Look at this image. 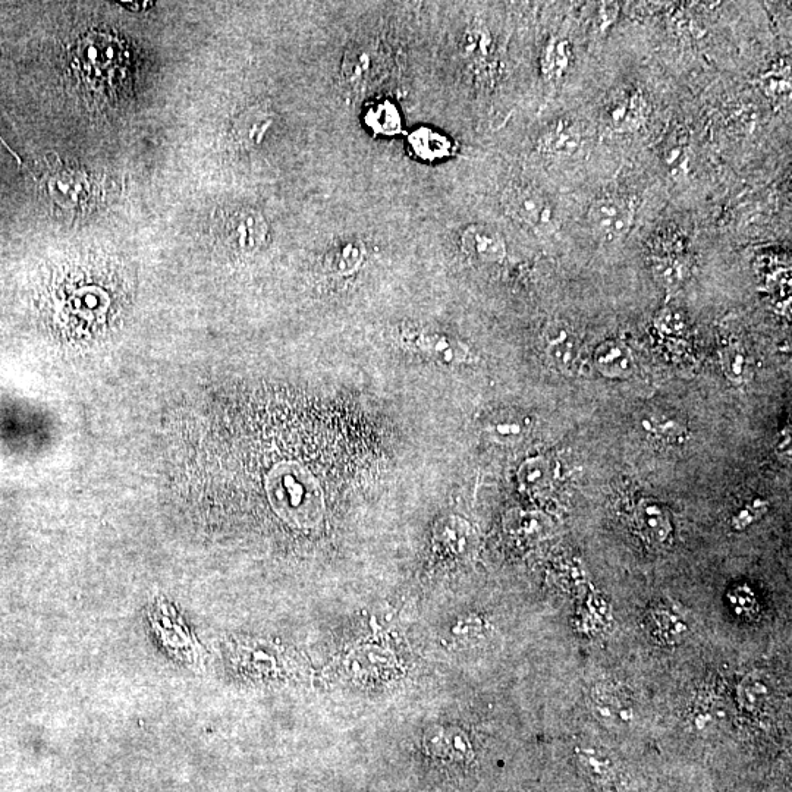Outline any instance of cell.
Returning a JSON list of instances; mask_svg holds the SVG:
<instances>
[{"instance_id": "obj_21", "label": "cell", "mask_w": 792, "mask_h": 792, "mask_svg": "<svg viewBox=\"0 0 792 792\" xmlns=\"http://www.w3.org/2000/svg\"><path fill=\"white\" fill-rule=\"evenodd\" d=\"M644 429L668 443H684L688 429L680 421L669 417H649L643 421Z\"/></svg>"}, {"instance_id": "obj_1", "label": "cell", "mask_w": 792, "mask_h": 792, "mask_svg": "<svg viewBox=\"0 0 792 792\" xmlns=\"http://www.w3.org/2000/svg\"><path fill=\"white\" fill-rule=\"evenodd\" d=\"M270 496L286 520L298 526H314L325 511L319 484L298 465H286L273 474Z\"/></svg>"}, {"instance_id": "obj_15", "label": "cell", "mask_w": 792, "mask_h": 792, "mask_svg": "<svg viewBox=\"0 0 792 792\" xmlns=\"http://www.w3.org/2000/svg\"><path fill=\"white\" fill-rule=\"evenodd\" d=\"M426 747L433 754L451 759H467L471 751L467 737L455 728L430 729L426 735Z\"/></svg>"}, {"instance_id": "obj_17", "label": "cell", "mask_w": 792, "mask_h": 792, "mask_svg": "<svg viewBox=\"0 0 792 792\" xmlns=\"http://www.w3.org/2000/svg\"><path fill=\"white\" fill-rule=\"evenodd\" d=\"M581 143V134L574 124L570 122H559L549 128L540 140L542 152L552 154V156H571L577 152Z\"/></svg>"}, {"instance_id": "obj_19", "label": "cell", "mask_w": 792, "mask_h": 792, "mask_svg": "<svg viewBox=\"0 0 792 792\" xmlns=\"http://www.w3.org/2000/svg\"><path fill=\"white\" fill-rule=\"evenodd\" d=\"M366 124L373 131V134L391 137V135L398 134L401 131V113L392 103H376V105L367 110Z\"/></svg>"}, {"instance_id": "obj_5", "label": "cell", "mask_w": 792, "mask_h": 792, "mask_svg": "<svg viewBox=\"0 0 792 792\" xmlns=\"http://www.w3.org/2000/svg\"><path fill=\"white\" fill-rule=\"evenodd\" d=\"M219 231L232 247L242 251H253L262 247L266 241L269 226L257 210L250 207H235L226 210L220 216Z\"/></svg>"}, {"instance_id": "obj_25", "label": "cell", "mask_w": 792, "mask_h": 792, "mask_svg": "<svg viewBox=\"0 0 792 792\" xmlns=\"http://www.w3.org/2000/svg\"><path fill=\"white\" fill-rule=\"evenodd\" d=\"M498 433H501L502 436L517 435V433H520V426L512 423L499 424Z\"/></svg>"}, {"instance_id": "obj_8", "label": "cell", "mask_w": 792, "mask_h": 792, "mask_svg": "<svg viewBox=\"0 0 792 792\" xmlns=\"http://www.w3.org/2000/svg\"><path fill=\"white\" fill-rule=\"evenodd\" d=\"M405 344L438 358L443 363H462L468 350L458 339L430 329H407L402 333Z\"/></svg>"}, {"instance_id": "obj_2", "label": "cell", "mask_w": 792, "mask_h": 792, "mask_svg": "<svg viewBox=\"0 0 792 792\" xmlns=\"http://www.w3.org/2000/svg\"><path fill=\"white\" fill-rule=\"evenodd\" d=\"M44 197L71 215L90 212L91 206L99 200L100 188L90 174L74 168H66L59 160L46 163L40 175H34Z\"/></svg>"}, {"instance_id": "obj_16", "label": "cell", "mask_w": 792, "mask_h": 792, "mask_svg": "<svg viewBox=\"0 0 792 792\" xmlns=\"http://www.w3.org/2000/svg\"><path fill=\"white\" fill-rule=\"evenodd\" d=\"M411 150L420 159L433 160L443 159L452 153V143L445 134L432 130V128L421 127L411 132L408 137Z\"/></svg>"}, {"instance_id": "obj_24", "label": "cell", "mask_w": 792, "mask_h": 792, "mask_svg": "<svg viewBox=\"0 0 792 792\" xmlns=\"http://www.w3.org/2000/svg\"><path fill=\"white\" fill-rule=\"evenodd\" d=\"M766 511V504L760 499L754 501L753 504L746 506L743 511L738 512L735 515L734 520H732V526L737 528V530H743L747 526H750L751 523L757 520L760 515L765 514Z\"/></svg>"}, {"instance_id": "obj_14", "label": "cell", "mask_w": 792, "mask_h": 792, "mask_svg": "<svg viewBox=\"0 0 792 792\" xmlns=\"http://www.w3.org/2000/svg\"><path fill=\"white\" fill-rule=\"evenodd\" d=\"M553 479L552 462L545 457L530 458L518 470V483L528 495H545L552 487Z\"/></svg>"}, {"instance_id": "obj_23", "label": "cell", "mask_w": 792, "mask_h": 792, "mask_svg": "<svg viewBox=\"0 0 792 792\" xmlns=\"http://www.w3.org/2000/svg\"><path fill=\"white\" fill-rule=\"evenodd\" d=\"M722 361H724L726 376H728L732 382H743V380L746 379L748 367H750V360H748L747 355L740 350V347L731 345V347L726 348L724 360Z\"/></svg>"}, {"instance_id": "obj_20", "label": "cell", "mask_w": 792, "mask_h": 792, "mask_svg": "<svg viewBox=\"0 0 792 792\" xmlns=\"http://www.w3.org/2000/svg\"><path fill=\"white\" fill-rule=\"evenodd\" d=\"M571 47L564 39L550 40L542 58V72L549 80H559L564 77L565 71L570 66Z\"/></svg>"}, {"instance_id": "obj_3", "label": "cell", "mask_w": 792, "mask_h": 792, "mask_svg": "<svg viewBox=\"0 0 792 792\" xmlns=\"http://www.w3.org/2000/svg\"><path fill=\"white\" fill-rule=\"evenodd\" d=\"M506 212L531 231L552 232L556 228V209L539 188L512 184L504 193Z\"/></svg>"}, {"instance_id": "obj_7", "label": "cell", "mask_w": 792, "mask_h": 792, "mask_svg": "<svg viewBox=\"0 0 792 792\" xmlns=\"http://www.w3.org/2000/svg\"><path fill=\"white\" fill-rule=\"evenodd\" d=\"M633 521L637 533L649 545L659 548L671 542V517L665 506L655 499H641L634 508Z\"/></svg>"}, {"instance_id": "obj_6", "label": "cell", "mask_w": 792, "mask_h": 792, "mask_svg": "<svg viewBox=\"0 0 792 792\" xmlns=\"http://www.w3.org/2000/svg\"><path fill=\"white\" fill-rule=\"evenodd\" d=\"M646 108L640 91L621 90L606 103L603 119L612 131H636L646 121Z\"/></svg>"}, {"instance_id": "obj_22", "label": "cell", "mask_w": 792, "mask_h": 792, "mask_svg": "<svg viewBox=\"0 0 792 792\" xmlns=\"http://www.w3.org/2000/svg\"><path fill=\"white\" fill-rule=\"evenodd\" d=\"M763 90L770 97H781L790 94L791 69L790 65H778L770 69L763 77Z\"/></svg>"}, {"instance_id": "obj_10", "label": "cell", "mask_w": 792, "mask_h": 792, "mask_svg": "<svg viewBox=\"0 0 792 792\" xmlns=\"http://www.w3.org/2000/svg\"><path fill=\"white\" fill-rule=\"evenodd\" d=\"M116 53H119L118 47L102 36L84 42L78 50L84 72L93 83L100 81V84L110 83V77L113 78V72L121 62Z\"/></svg>"}, {"instance_id": "obj_12", "label": "cell", "mask_w": 792, "mask_h": 792, "mask_svg": "<svg viewBox=\"0 0 792 792\" xmlns=\"http://www.w3.org/2000/svg\"><path fill=\"white\" fill-rule=\"evenodd\" d=\"M597 370L608 379H625L634 372V358L624 342L608 339L594 352Z\"/></svg>"}, {"instance_id": "obj_18", "label": "cell", "mask_w": 792, "mask_h": 792, "mask_svg": "<svg viewBox=\"0 0 792 792\" xmlns=\"http://www.w3.org/2000/svg\"><path fill=\"white\" fill-rule=\"evenodd\" d=\"M366 248L361 241H344L326 254L325 266L336 275H350L364 262Z\"/></svg>"}, {"instance_id": "obj_13", "label": "cell", "mask_w": 792, "mask_h": 792, "mask_svg": "<svg viewBox=\"0 0 792 792\" xmlns=\"http://www.w3.org/2000/svg\"><path fill=\"white\" fill-rule=\"evenodd\" d=\"M546 354L550 363L561 370L571 372L578 358L577 338L565 323H553L546 332Z\"/></svg>"}, {"instance_id": "obj_4", "label": "cell", "mask_w": 792, "mask_h": 792, "mask_svg": "<svg viewBox=\"0 0 792 792\" xmlns=\"http://www.w3.org/2000/svg\"><path fill=\"white\" fill-rule=\"evenodd\" d=\"M590 228L600 241H622L634 223V209L627 198L606 194L596 198L589 210Z\"/></svg>"}, {"instance_id": "obj_11", "label": "cell", "mask_w": 792, "mask_h": 792, "mask_svg": "<svg viewBox=\"0 0 792 792\" xmlns=\"http://www.w3.org/2000/svg\"><path fill=\"white\" fill-rule=\"evenodd\" d=\"M433 543L445 555H467L474 545V531L467 521L458 517H446L436 524Z\"/></svg>"}, {"instance_id": "obj_9", "label": "cell", "mask_w": 792, "mask_h": 792, "mask_svg": "<svg viewBox=\"0 0 792 792\" xmlns=\"http://www.w3.org/2000/svg\"><path fill=\"white\" fill-rule=\"evenodd\" d=\"M461 247L471 259L482 263H499L505 259L506 244L504 237L492 226H467L461 235Z\"/></svg>"}]
</instances>
